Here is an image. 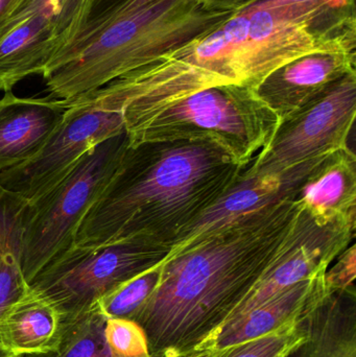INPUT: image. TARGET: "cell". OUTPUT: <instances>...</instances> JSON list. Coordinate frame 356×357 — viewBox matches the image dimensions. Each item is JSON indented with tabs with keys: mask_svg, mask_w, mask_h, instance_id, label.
I'll use <instances>...</instances> for the list:
<instances>
[{
	"mask_svg": "<svg viewBox=\"0 0 356 357\" xmlns=\"http://www.w3.org/2000/svg\"><path fill=\"white\" fill-rule=\"evenodd\" d=\"M300 208L298 199L282 202L163 261L156 289L132 319L150 357L210 348L279 253Z\"/></svg>",
	"mask_w": 356,
	"mask_h": 357,
	"instance_id": "6da1fadb",
	"label": "cell"
},
{
	"mask_svg": "<svg viewBox=\"0 0 356 357\" xmlns=\"http://www.w3.org/2000/svg\"><path fill=\"white\" fill-rule=\"evenodd\" d=\"M246 167L209 142L129 146L118 169L77 231L75 245L139 238L171 249Z\"/></svg>",
	"mask_w": 356,
	"mask_h": 357,
	"instance_id": "7a4b0ae2",
	"label": "cell"
},
{
	"mask_svg": "<svg viewBox=\"0 0 356 357\" xmlns=\"http://www.w3.org/2000/svg\"><path fill=\"white\" fill-rule=\"evenodd\" d=\"M233 12L201 0H159L71 42L48 63L49 98L73 102L209 33Z\"/></svg>",
	"mask_w": 356,
	"mask_h": 357,
	"instance_id": "3957f363",
	"label": "cell"
},
{
	"mask_svg": "<svg viewBox=\"0 0 356 357\" xmlns=\"http://www.w3.org/2000/svg\"><path fill=\"white\" fill-rule=\"evenodd\" d=\"M279 67L248 10L154 62L112 81L123 102L153 104L217 86L256 89Z\"/></svg>",
	"mask_w": 356,
	"mask_h": 357,
	"instance_id": "277c9868",
	"label": "cell"
},
{
	"mask_svg": "<svg viewBox=\"0 0 356 357\" xmlns=\"http://www.w3.org/2000/svg\"><path fill=\"white\" fill-rule=\"evenodd\" d=\"M130 146L142 142H209L247 167L279 126L254 89L217 86L153 104L123 108Z\"/></svg>",
	"mask_w": 356,
	"mask_h": 357,
	"instance_id": "5b68a950",
	"label": "cell"
},
{
	"mask_svg": "<svg viewBox=\"0 0 356 357\" xmlns=\"http://www.w3.org/2000/svg\"><path fill=\"white\" fill-rule=\"evenodd\" d=\"M130 140L118 134L86 153L58 183L29 202L21 266L27 283L75 245L77 231L121 165Z\"/></svg>",
	"mask_w": 356,
	"mask_h": 357,
	"instance_id": "8992f818",
	"label": "cell"
},
{
	"mask_svg": "<svg viewBox=\"0 0 356 357\" xmlns=\"http://www.w3.org/2000/svg\"><path fill=\"white\" fill-rule=\"evenodd\" d=\"M171 249L139 238L104 245H73L54 257L29 282L60 312L72 317L90 310L107 294L161 266Z\"/></svg>",
	"mask_w": 356,
	"mask_h": 357,
	"instance_id": "52a82bcc",
	"label": "cell"
},
{
	"mask_svg": "<svg viewBox=\"0 0 356 357\" xmlns=\"http://www.w3.org/2000/svg\"><path fill=\"white\" fill-rule=\"evenodd\" d=\"M123 107L108 85L69 102L56 129L26 162L0 172V185L31 203L92 149L125 131Z\"/></svg>",
	"mask_w": 356,
	"mask_h": 357,
	"instance_id": "ba28073f",
	"label": "cell"
},
{
	"mask_svg": "<svg viewBox=\"0 0 356 357\" xmlns=\"http://www.w3.org/2000/svg\"><path fill=\"white\" fill-rule=\"evenodd\" d=\"M355 115L356 71H353L280 121L268 146L247 165L245 173L275 175L349 146Z\"/></svg>",
	"mask_w": 356,
	"mask_h": 357,
	"instance_id": "9c48e42d",
	"label": "cell"
},
{
	"mask_svg": "<svg viewBox=\"0 0 356 357\" xmlns=\"http://www.w3.org/2000/svg\"><path fill=\"white\" fill-rule=\"evenodd\" d=\"M355 222L353 218L319 224L301 207L279 253L224 326L293 285L327 270L353 243Z\"/></svg>",
	"mask_w": 356,
	"mask_h": 357,
	"instance_id": "30bf717a",
	"label": "cell"
},
{
	"mask_svg": "<svg viewBox=\"0 0 356 357\" xmlns=\"http://www.w3.org/2000/svg\"><path fill=\"white\" fill-rule=\"evenodd\" d=\"M330 154L275 175H249L244 169L238 180L217 201L182 231L171 245L167 259L184 253L219 231L263 210L288 199H298L299 192L311 172Z\"/></svg>",
	"mask_w": 356,
	"mask_h": 357,
	"instance_id": "8fae6325",
	"label": "cell"
},
{
	"mask_svg": "<svg viewBox=\"0 0 356 357\" xmlns=\"http://www.w3.org/2000/svg\"><path fill=\"white\" fill-rule=\"evenodd\" d=\"M84 0H50L0 37V91L33 75H43L77 27Z\"/></svg>",
	"mask_w": 356,
	"mask_h": 357,
	"instance_id": "7c38bea8",
	"label": "cell"
},
{
	"mask_svg": "<svg viewBox=\"0 0 356 357\" xmlns=\"http://www.w3.org/2000/svg\"><path fill=\"white\" fill-rule=\"evenodd\" d=\"M355 56V50L349 48L304 54L270 73L255 92L282 121L356 71Z\"/></svg>",
	"mask_w": 356,
	"mask_h": 357,
	"instance_id": "4fadbf2b",
	"label": "cell"
},
{
	"mask_svg": "<svg viewBox=\"0 0 356 357\" xmlns=\"http://www.w3.org/2000/svg\"><path fill=\"white\" fill-rule=\"evenodd\" d=\"M69 102L18 98L12 91L0 98V172L18 167L38 154L60 123Z\"/></svg>",
	"mask_w": 356,
	"mask_h": 357,
	"instance_id": "5bb4252c",
	"label": "cell"
},
{
	"mask_svg": "<svg viewBox=\"0 0 356 357\" xmlns=\"http://www.w3.org/2000/svg\"><path fill=\"white\" fill-rule=\"evenodd\" d=\"M326 271L321 270L293 285L238 320L222 327L211 343V349L223 350L278 331L296 328L311 306L328 294L324 283Z\"/></svg>",
	"mask_w": 356,
	"mask_h": 357,
	"instance_id": "9a60e30c",
	"label": "cell"
},
{
	"mask_svg": "<svg viewBox=\"0 0 356 357\" xmlns=\"http://www.w3.org/2000/svg\"><path fill=\"white\" fill-rule=\"evenodd\" d=\"M301 325L304 340L288 357H356L355 289L325 294Z\"/></svg>",
	"mask_w": 356,
	"mask_h": 357,
	"instance_id": "2e32d148",
	"label": "cell"
},
{
	"mask_svg": "<svg viewBox=\"0 0 356 357\" xmlns=\"http://www.w3.org/2000/svg\"><path fill=\"white\" fill-rule=\"evenodd\" d=\"M301 207L319 224L356 218V157L349 146L330 153L298 195Z\"/></svg>",
	"mask_w": 356,
	"mask_h": 357,
	"instance_id": "e0dca14e",
	"label": "cell"
},
{
	"mask_svg": "<svg viewBox=\"0 0 356 357\" xmlns=\"http://www.w3.org/2000/svg\"><path fill=\"white\" fill-rule=\"evenodd\" d=\"M60 335V312L31 289L0 318V344L16 356L50 351Z\"/></svg>",
	"mask_w": 356,
	"mask_h": 357,
	"instance_id": "ac0fdd59",
	"label": "cell"
},
{
	"mask_svg": "<svg viewBox=\"0 0 356 357\" xmlns=\"http://www.w3.org/2000/svg\"><path fill=\"white\" fill-rule=\"evenodd\" d=\"M29 201L0 185V318L26 295L21 266Z\"/></svg>",
	"mask_w": 356,
	"mask_h": 357,
	"instance_id": "d6986e66",
	"label": "cell"
},
{
	"mask_svg": "<svg viewBox=\"0 0 356 357\" xmlns=\"http://www.w3.org/2000/svg\"><path fill=\"white\" fill-rule=\"evenodd\" d=\"M106 322L98 303L75 316L61 317L60 340L54 349L19 357H111L105 339Z\"/></svg>",
	"mask_w": 356,
	"mask_h": 357,
	"instance_id": "ffe728a7",
	"label": "cell"
},
{
	"mask_svg": "<svg viewBox=\"0 0 356 357\" xmlns=\"http://www.w3.org/2000/svg\"><path fill=\"white\" fill-rule=\"evenodd\" d=\"M251 6L281 8L295 18L330 33L356 31L355 0H261Z\"/></svg>",
	"mask_w": 356,
	"mask_h": 357,
	"instance_id": "44dd1931",
	"label": "cell"
},
{
	"mask_svg": "<svg viewBox=\"0 0 356 357\" xmlns=\"http://www.w3.org/2000/svg\"><path fill=\"white\" fill-rule=\"evenodd\" d=\"M160 266L146 271L98 300L100 312L107 319L132 320L148 301L160 279Z\"/></svg>",
	"mask_w": 356,
	"mask_h": 357,
	"instance_id": "7402d4cb",
	"label": "cell"
},
{
	"mask_svg": "<svg viewBox=\"0 0 356 357\" xmlns=\"http://www.w3.org/2000/svg\"><path fill=\"white\" fill-rule=\"evenodd\" d=\"M157 1L159 0H84L75 35L67 44L88 37L112 21L129 16Z\"/></svg>",
	"mask_w": 356,
	"mask_h": 357,
	"instance_id": "603a6c76",
	"label": "cell"
},
{
	"mask_svg": "<svg viewBox=\"0 0 356 357\" xmlns=\"http://www.w3.org/2000/svg\"><path fill=\"white\" fill-rule=\"evenodd\" d=\"M303 340L304 331L300 321L298 326L291 331H278L223 350H217V357H288Z\"/></svg>",
	"mask_w": 356,
	"mask_h": 357,
	"instance_id": "cb8c5ba5",
	"label": "cell"
},
{
	"mask_svg": "<svg viewBox=\"0 0 356 357\" xmlns=\"http://www.w3.org/2000/svg\"><path fill=\"white\" fill-rule=\"evenodd\" d=\"M105 339L111 357H150L144 329L127 319H107Z\"/></svg>",
	"mask_w": 356,
	"mask_h": 357,
	"instance_id": "d4e9b609",
	"label": "cell"
},
{
	"mask_svg": "<svg viewBox=\"0 0 356 357\" xmlns=\"http://www.w3.org/2000/svg\"><path fill=\"white\" fill-rule=\"evenodd\" d=\"M332 268H328L324 277L326 291L328 294L355 289L356 247L349 245L336 258Z\"/></svg>",
	"mask_w": 356,
	"mask_h": 357,
	"instance_id": "484cf974",
	"label": "cell"
},
{
	"mask_svg": "<svg viewBox=\"0 0 356 357\" xmlns=\"http://www.w3.org/2000/svg\"><path fill=\"white\" fill-rule=\"evenodd\" d=\"M48 1L50 0H14L0 22V37L39 10Z\"/></svg>",
	"mask_w": 356,
	"mask_h": 357,
	"instance_id": "4316f807",
	"label": "cell"
},
{
	"mask_svg": "<svg viewBox=\"0 0 356 357\" xmlns=\"http://www.w3.org/2000/svg\"><path fill=\"white\" fill-rule=\"evenodd\" d=\"M205 6L212 10L240 12L261 0H201Z\"/></svg>",
	"mask_w": 356,
	"mask_h": 357,
	"instance_id": "83f0119b",
	"label": "cell"
},
{
	"mask_svg": "<svg viewBox=\"0 0 356 357\" xmlns=\"http://www.w3.org/2000/svg\"><path fill=\"white\" fill-rule=\"evenodd\" d=\"M217 350L211 349V348H199V349L192 350L188 354H182L177 357H217Z\"/></svg>",
	"mask_w": 356,
	"mask_h": 357,
	"instance_id": "f1b7e54d",
	"label": "cell"
},
{
	"mask_svg": "<svg viewBox=\"0 0 356 357\" xmlns=\"http://www.w3.org/2000/svg\"><path fill=\"white\" fill-rule=\"evenodd\" d=\"M13 1L14 0H0V22L6 16V12H8V8H10Z\"/></svg>",
	"mask_w": 356,
	"mask_h": 357,
	"instance_id": "f546056e",
	"label": "cell"
},
{
	"mask_svg": "<svg viewBox=\"0 0 356 357\" xmlns=\"http://www.w3.org/2000/svg\"><path fill=\"white\" fill-rule=\"evenodd\" d=\"M0 357H19V356L13 354L12 351L6 349V347H3V346L0 344Z\"/></svg>",
	"mask_w": 356,
	"mask_h": 357,
	"instance_id": "4dcf8cb0",
	"label": "cell"
}]
</instances>
